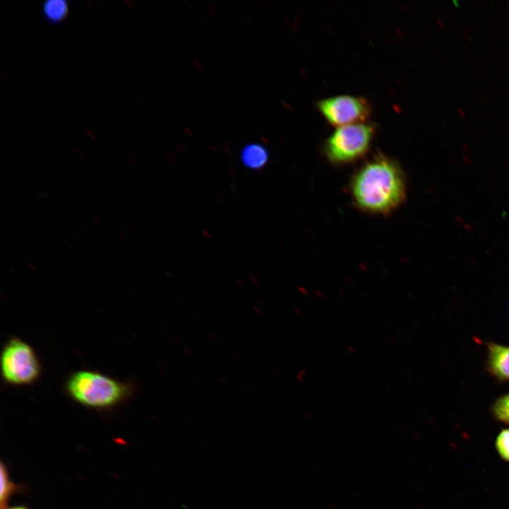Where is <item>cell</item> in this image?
<instances>
[{"instance_id": "obj_1", "label": "cell", "mask_w": 509, "mask_h": 509, "mask_svg": "<svg viewBox=\"0 0 509 509\" xmlns=\"http://www.w3.org/2000/svg\"><path fill=\"white\" fill-rule=\"evenodd\" d=\"M353 201L361 211L373 215H388L406 197V182L399 164L377 153L353 174L350 182Z\"/></svg>"}, {"instance_id": "obj_2", "label": "cell", "mask_w": 509, "mask_h": 509, "mask_svg": "<svg viewBox=\"0 0 509 509\" xmlns=\"http://www.w3.org/2000/svg\"><path fill=\"white\" fill-rule=\"evenodd\" d=\"M375 132L374 124L364 122L338 127L325 140L323 152L334 165L351 163L366 154Z\"/></svg>"}, {"instance_id": "obj_3", "label": "cell", "mask_w": 509, "mask_h": 509, "mask_svg": "<svg viewBox=\"0 0 509 509\" xmlns=\"http://www.w3.org/2000/svg\"><path fill=\"white\" fill-rule=\"evenodd\" d=\"M71 396L90 406L105 407L122 399L124 388L115 380L99 373L81 371L72 375L68 382Z\"/></svg>"}, {"instance_id": "obj_4", "label": "cell", "mask_w": 509, "mask_h": 509, "mask_svg": "<svg viewBox=\"0 0 509 509\" xmlns=\"http://www.w3.org/2000/svg\"><path fill=\"white\" fill-rule=\"evenodd\" d=\"M317 107L324 118L337 127L364 122L371 114L370 105L365 98L350 95L323 98Z\"/></svg>"}, {"instance_id": "obj_5", "label": "cell", "mask_w": 509, "mask_h": 509, "mask_svg": "<svg viewBox=\"0 0 509 509\" xmlns=\"http://www.w3.org/2000/svg\"><path fill=\"white\" fill-rule=\"evenodd\" d=\"M4 378L12 384H26L39 373V365L33 349L24 342L14 339L4 348L1 360Z\"/></svg>"}, {"instance_id": "obj_6", "label": "cell", "mask_w": 509, "mask_h": 509, "mask_svg": "<svg viewBox=\"0 0 509 509\" xmlns=\"http://www.w3.org/2000/svg\"><path fill=\"white\" fill-rule=\"evenodd\" d=\"M485 344L487 349L486 372L498 382H509V346L493 341Z\"/></svg>"}, {"instance_id": "obj_7", "label": "cell", "mask_w": 509, "mask_h": 509, "mask_svg": "<svg viewBox=\"0 0 509 509\" xmlns=\"http://www.w3.org/2000/svg\"><path fill=\"white\" fill-rule=\"evenodd\" d=\"M269 153L265 147L257 144L245 146L241 152V160L250 169L259 170L265 166Z\"/></svg>"}, {"instance_id": "obj_8", "label": "cell", "mask_w": 509, "mask_h": 509, "mask_svg": "<svg viewBox=\"0 0 509 509\" xmlns=\"http://www.w3.org/2000/svg\"><path fill=\"white\" fill-rule=\"evenodd\" d=\"M42 12L47 21L58 23L67 17L69 5L64 0H47L42 6Z\"/></svg>"}, {"instance_id": "obj_9", "label": "cell", "mask_w": 509, "mask_h": 509, "mask_svg": "<svg viewBox=\"0 0 509 509\" xmlns=\"http://www.w3.org/2000/svg\"><path fill=\"white\" fill-rule=\"evenodd\" d=\"M490 411L497 421L509 425V392L497 397L493 402Z\"/></svg>"}, {"instance_id": "obj_10", "label": "cell", "mask_w": 509, "mask_h": 509, "mask_svg": "<svg viewBox=\"0 0 509 509\" xmlns=\"http://www.w3.org/2000/svg\"><path fill=\"white\" fill-rule=\"evenodd\" d=\"M495 447L499 457L509 462V428H503L495 440Z\"/></svg>"}, {"instance_id": "obj_11", "label": "cell", "mask_w": 509, "mask_h": 509, "mask_svg": "<svg viewBox=\"0 0 509 509\" xmlns=\"http://www.w3.org/2000/svg\"><path fill=\"white\" fill-rule=\"evenodd\" d=\"M12 490L11 484L8 478L6 471L1 465V491L0 498L1 504L7 499Z\"/></svg>"}, {"instance_id": "obj_12", "label": "cell", "mask_w": 509, "mask_h": 509, "mask_svg": "<svg viewBox=\"0 0 509 509\" xmlns=\"http://www.w3.org/2000/svg\"><path fill=\"white\" fill-rule=\"evenodd\" d=\"M11 509H25V508H22V507H17V508H11Z\"/></svg>"}]
</instances>
